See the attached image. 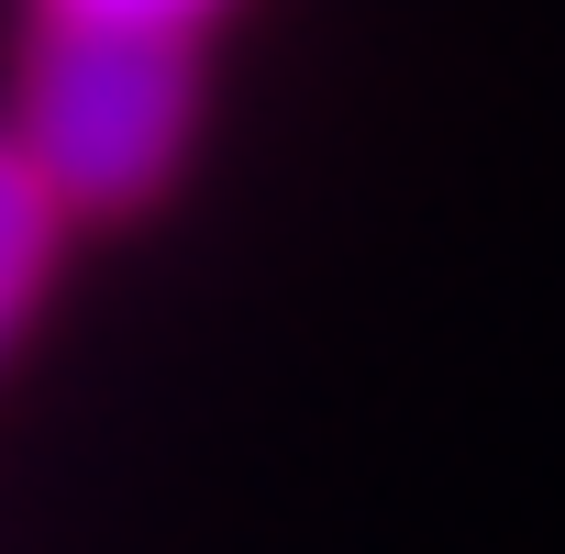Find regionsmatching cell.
Masks as SVG:
<instances>
[{
    "instance_id": "cell-1",
    "label": "cell",
    "mask_w": 565,
    "mask_h": 554,
    "mask_svg": "<svg viewBox=\"0 0 565 554\" xmlns=\"http://www.w3.org/2000/svg\"><path fill=\"white\" fill-rule=\"evenodd\" d=\"M189 34H111V23H45L23 67V156L56 178L67 211H134L189 156Z\"/></svg>"
},
{
    "instance_id": "cell-2",
    "label": "cell",
    "mask_w": 565,
    "mask_h": 554,
    "mask_svg": "<svg viewBox=\"0 0 565 554\" xmlns=\"http://www.w3.org/2000/svg\"><path fill=\"white\" fill-rule=\"evenodd\" d=\"M56 222H67L56 178L23 156V134H0V355L23 344L45 277H56Z\"/></svg>"
},
{
    "instance_id": "cell-3",
    "label": "cell",
    "mask_w": 565,
    "mask_h": 554,
    "mask_svg": "<svg viewBox=\"0 0 565 554\" xmlns=\"http://www.w3.org/2000/svg\"><path fill=\"white\" fill-rule=\"evenodd\" d=\"M222 0H45V23H111V34H200Z\"/></svg>"
}]
</instances>
